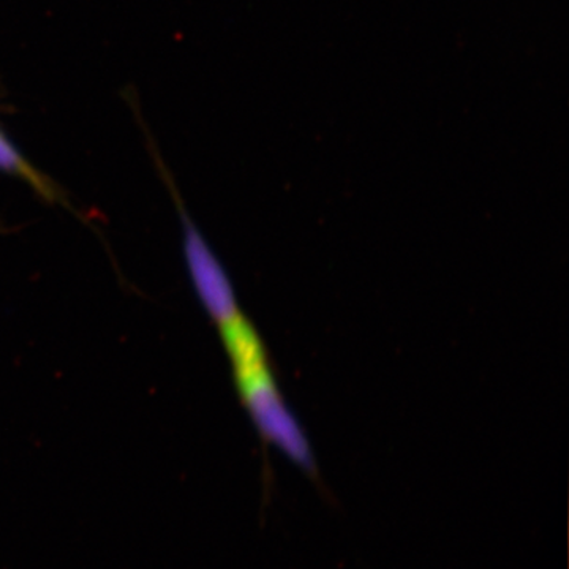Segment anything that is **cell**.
Instances as JSON below:
<instances>
[{"mask_svg": "<svg viewBox=\"0 0 569 569\" xmlns=\"http://www.w3.org/2000/svg\"><path fill=\"white\" fill-rule=\"evenodd\" d=\"M0 173L13 176V178L28 183L33 192L39 194L41 200L47 201V203L63 204L70 208L62 190L56 186L52 179L41 173L40 170H37V168L26 159L20 152V149L6 137L2 130H0Z\"/></svg>", "mask_w": 569, "mask_h": 569, "instance_id": "1", "label": "cell"}]
</instances>
